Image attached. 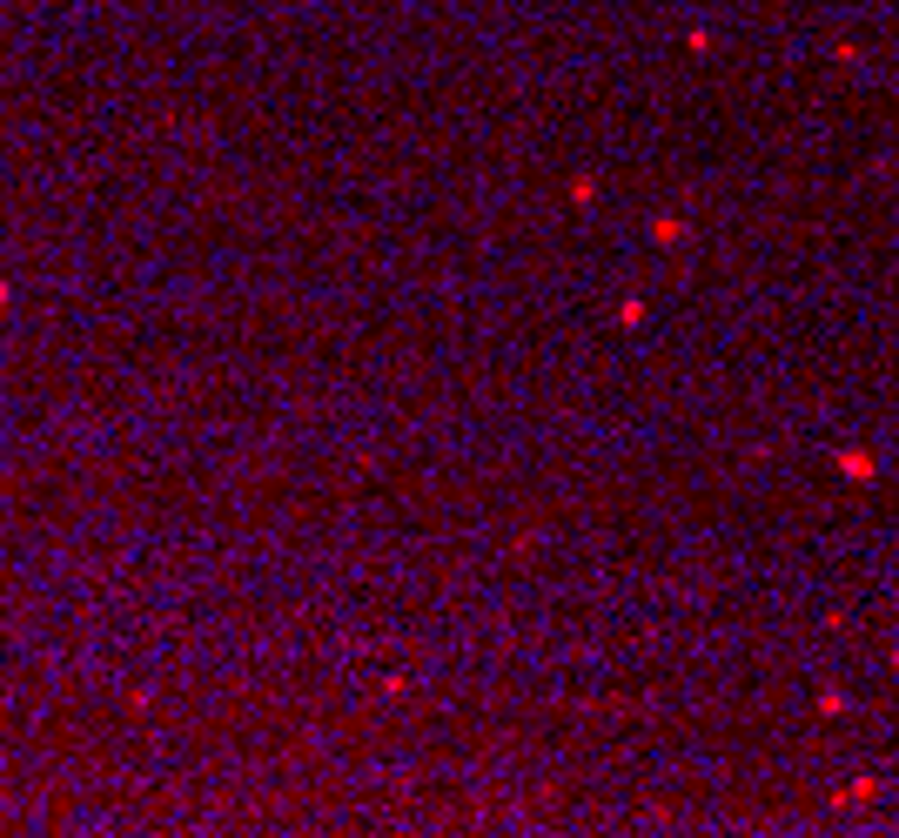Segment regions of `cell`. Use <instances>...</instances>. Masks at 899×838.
Returning a JSON list of instances; mask_svg holds the SVG:
<instances>
[{
    "instance_id": "6da1fadb",
    "label": "cell",
    "mask_w": 899,
    "mask_h": 838,
    "mask_svg": "<svg viewBox=\"0 0 899 838\" xmlns=\"http://www.w3.org/2000/svg\"><path fill=\"white\" fill-rule=\"evenodd\" d=\"M0 309H8V282H0Z\"/></svg>"
}]
</instances>
